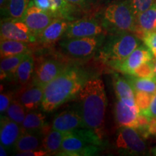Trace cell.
Returning a JSON list of instances; mask_svg holds the SVG:
<instances>
[{"label":"cell","mask_w":156,"mask_h":156,"mask_svg":"<svg viewBox=\"0 0 156 156\" xmlns=\"http://www.w3.org/2000/svg\"><path fill=\"white\" fill-rule=\"evenodd\" d=\"M77 98L78 108L85 127L103 140L107 98L102 80L95 77L90 78L81 89Z\"/></svg>","instance_id":"obj_1"},{"label":"cell","mask_w":156,"mask_h":156,"mask_svg":"<svg viewBox=\"0 0 156 156\" xmlns=\"http://www.w3.org/2000/svg\"><path fill=\"white\" fill-rule=\"evenodd\" d=\"M89 79L90 75L86 71L69 66L44 87L41 108L45 112H53L77 97Z\"/></svg>","instance_id":"obj_2"},{"label":"cell","mask_w":156,"mask_h":156,"mask_svg":"<svg viewBox=\"0 0 156 156\" xmlns=\"http://www.w3.org/2000/svg\"><path fill=\"white\" fill-rule=\"evenodd\" d=\"M104 147V141L87 128L65 132L58 155L88 156L97 155Z\"/></svg>","instance_id":"obj_3"},{"label":"cell","mask_w":156,"mask_h":156,"mask_svg":"<svg viewBox=\"0 0 156 156\" xmlns=\"http://www.w3.org/2000/svg\"><path fill=\"white\" fill-rule=\"evenodd\" d=\"M140 43L141 39L133 33L112 34L99 49V57L114 69L140 46Z\"/></svg>","instance_id":"obj_4"},{"label":"cell","mask_w":156,"mask_h":156,"mask_svg":"<svg viewBox=\"0 0 156 156\" xmlns=\"http://www.w3.org/2000/svg\"><path fill=\"white\" fill-rule=\"evenodd\" d=\"M102 23L106 30L112 34H134L136 17L127 0H124L111 4L105 9Z\"/></svg>","instance_id":"obj_5"},{"label":"cell","mask_w":156,"mask_h":156,"mask_svg":"<svg viewBox=\"0 0 156 156\" xmlns=\"http://www.w3.org/2000/svg\"><path fill=\"white\" fill-rule=\"evenodd\" d=\"M105 41L104 34L80 38H62L58 44L62 51L75 58L90 57L100 49Z\"/></svg>","instance_id":"obj_6"},{"label":"cell","mask_w":156,"mask_h":156,"mask_svg":"<svg viewBox=\"0 0 156 156\" xmlns=\"http://www.w3.org/2000/svg\"><path fill=\"white\" fill-rule=\"evenodd\" d=\"M69 67L65 62L54 56L35 58V69L31 83L45 87Z\"/></svg>","instance_id":"obj_7"},{"label":"cell","mask_w":156,"mask_h":156,"mask_svg":"<svg viewBox=\"0 0 156 156\" xmlns=\"http://www.w3.org/2000/svg\"><path fill=\"white\" fill-rule=\"evenodd\" d=\"M116 146L119 152L124 155H140L146 153L147 146L135 129L121 126L117 132Z\"/></svg>","instance_id":"obj_8"},{"label":"cell","mask_w":156,"mask_h":156,"mask_svg":"<svg viewBox=\"0 0 156 156\" xmlns=\"http://www.w3.org/2000/svg\"><path fill=\"white\" fill-rule=\"evenodd\" d=\"M1 39L18 41L34 44L36 38L22 20L7 17L1 22Z\"/></svg>","instance_id":"obj_9"},{"label":"cell","mask_w":156,"mask_h":156,"mask_svg":"<svg viewBox=\"0 0 156 156\" xmlns=\"http://www.w3.org/2000/svg\"><path fill=\"white\" fill-rule=\"evenodd\" d=\"M106 29L102 22L95 19H81L70 22L62 38H80L104 34Z\"/></svg>","instance_id":"obj_10"},{"label":"cell","mask_w":156,"mask_h":156,"mask_svg":"<svg viewBox=\"0 0 156 156\" xmlns=\"http://www.w3.org/2000/svg\"><path fill=\"white\" fill-rule=\"evenodd\" d=\"M44 90V87L30 83L21 86L14 93V98L24 106L27 112H31L41 107Z\"/></svg>","instance_id":"obj_11"},{"label":"cell","mask_w":156,"mask_h":156,"mask_svg":"<svg viewBox=\"0 0 156 156\" xmlns=\"http://www.w3.org/2000/svg\"><path fill=\"white\" fill-rule=\"evenodd\" d=\"M54 19L49 13L38 8L33 1L25 12L22 20L37 38Z\"/></svg>","instance_id":"obj_12"},{"label":"cell","mask_w":156,"mask_h":156,"mask_svg":"<svg viewBox=\"0 0 156 156\" xmlns=\"http://www.w3.org/2000/svg\"><path fill=\"white\" fill-rule=\"evenodd\" d=\"M51 128L62 132H73L86 128L79 108L66 109L54 117Z\"/></svg>","instance_id":"obj_13"},{"label":"cell","mask_w":156,"mask_h":156,"mask_svg":"<svg viewBox=\"0 0 156 156\" xmlns=\"http://www.w3.org/2000/svg\"><path fill=\"white\" fill-rule=\"evenodd\" d=\"M70 22L66 19L55 18L37 36L36 43L43 47L48 48L53 46L63 38Z\"/></svg>","instance_id":"obj_14"},{"label":"cell","mask_w":156,"mask_h":156,"mask_svg":"<svg viewBox=\"0 0 156 156\" xmlns=\"http://www.w3.org/2000/svg\"><path fill=\"white\" fill-rule=\"evenodd\" d=\"M154 56L146 46H138L124 61L115 67L114 69L125 74L132 75L134 72L146 62L153 61Z\"/></svg>","instance_id":"obj_15"},{"label":"cell","mask_w":156,"mask_h":156,"mask_svg":"<svg viewBox=\"0 0 156 156\" xmlns=\"http://www.w3.org/2000/svg\"><path fill=\"white\" fill-rule=\"evenodd\" d=\"M140 109L136 105H129L117 99L114 108V116L119 126H130L136 129L138 125Z\"/></svg>","instance_id":"obj_16"},{"label":"cell","mask_w":156,"mask_h":156,"mask_svg":"<svg viewBox=\"0 0 156 156\" xmlns=\"http://www.w3.org/2000/svg\"><path fill=\"white\" fill-rule=\"evenodd\" d=\"M22 133L21 125L7 116L1 115L0 119V142L6 148L14 147Z\"/></svg>","instance_id":"obj_17"},{"label":"cell","mask_w":156,"mask_h":156,"mask_svg":"<svg viewBox=\"0 0 156 156\" xmlns=\"http://www.w3.org/2000/svg\"><path fill=\"white\" fill-rule=\"evenodd\" d=\"M156 30V2L136 17L134 34L142 40L146 34Z\"/></svg>","instance_id":"obj_18"},{"label":"cell","mask_w":156,"mask_h":156,"mask_svg":"<svg viewBox=\"0 0 156 156\" xmlns=\"http://www.w3.org/2000/svg\"><path fill=\"white\" fill-rule=\"evenodd\" d=\"M43 132H22L15 143L14 149L16 153L41 149L43 146Z\"/></svg>","instance_id":"obj_19"},{"label":"cell","mask_w":156,"mask_h":156,"mask_svg":"<svg viewBox=\"0 0 156 156\" xmlns=\"http://www.w3.org/2000/svg\"><path fill=\"white\" fill-rule=\"evenodd\" d=\"M35 69V57L32 51L28 52L23 58L15 73L14 80L18 85H26L33 80Z\"/></svg>","instance_id":"obj_20"},{"label":"cell","mask_w":156,"mask_h":156,"mask_svg":"<svg viewBox=\"0 0 156 156\" xmlns=\"http://www.w3.org/2000/svg\"><path fill=\"white\" fill-rule=\"evenodd\" d=\"M113 81L117 99L129 105H136L134 91L126 78L115 74L113 77Z\"/></svg>","instance_id":"obj_21"},{"label":"cell","mask_w":156,"mask_h":156,"mask_svg":"<svg viewBox=\"0 0 156 156\" xmlns=\"http://www.w3.org/2000/svg\"><path fill=\"white\" fill-rule=\"evenodd\" d=\"M46 122V116L36 110L28 112L21 124L22 132H43L48 128Z\"/></svg>","instance_id":"obj_22"},{"label":"cell","mask_w":156,"mask_h":156,"mask_svg":"<svg viewBox=\"0 0 156 156\" xmlns=\"http://www.w3.org/2000/svg\"><path fill=\"white\" fill-rule=\"evenodd\" d=\"M30 44L28 43L18 41L1 39V44H0L1 58L28 53L31 51L29 46Z\"/></svg>","instance_id":"obj_23"},{"label":"cell","mask_w":156,"mask_h":156,"mask_svg":"<svg viewBox=\"0 0 156 156\" xmlns=\"http://www.w3.org/2000/svg\"><path fill=\"white\" fill-rule=\"evenodd\" d=\"M27 54L28 53L1 58V64H0L1 80H14L17 67Z\"/></svg>","instance_id":"obj_24"},{"label":"cell","mask_w":156,"mask_h":156,"mask_svg":"<svg viewBox=\"0 0 156 156\" xmlns=\"http://www.w3.org/2000/svg\"><path fill=\"white\" fill-rule=\"evenodd\" d=\"M65 132H62L58 130L50 129V128L44 134L43 146L46 151L49 154H57L61 150L62 141H63Z\"/></svg>","instance_id":"obj_25"},{"label":"cell","mask_w":156,"mask_h":156,"mask_svg":"<svg viewBox=\"0 0 156 156\" xmlns=\"http://www.w3.org/2000/svg\"><path fill=\"white\" fill-rule=\"evenodd\" d=\"M32 2L33 0H7L2 11L9 18L22 20Z\"/></svg>","instance_id":"obj_26"},{"label":"cell","mask_w":156,"mask_h":156,"mask_svg":"<svg viewBox=\"0 0 156 156\" xmlns=\"http://www.w3.org/2000/svg\"><path fill=\"white\" fill-rule=\"evenodd\" d=\"M126 78L132 85L134 92L144 91L153 95L156 92V76L151 77H140L126 75Z\"/></svg>","instance_id":"obj_27"},{"label":"cell","mask_w":156,"mask_h":156,"mask_svg":"<svg viewBox=\"0 0 156 156\" xmlns=\"http://www.w3.org/2000/svg\"><path fill=\"white\" fill-rule=\"evenodd\" d=\"M26 112L27 111L24 106L14 98L5 114L6 116H8L10 119L21 125L27 114Z\"/></svg>","instance_id":"obj_28"},{"label":"cell","mask_w":156,"mask_h":156,"mask_svg":"<svg viewBox=\"0 0 156 156\" xmlns=\"http://www.w3.org/2000/svg\"><path fill=\"white\" fill-rule=\"evenodd\" d=\"M135 17L150 8L156 0H127Z\"/></svg>","instance_id":"obj_29"},{"label":"cell","mask_w":156,"mask_h":156,"mask_svg":"<svg viewBox=\"0 0 156 156\" xmlns=\"http://www.w3.org/2000/svg\"><path fill=\"white\" fill-rule=\"evenodd\" d=\"M134 95H135L136 106L140 109V112H142L147 109L151 105L153 94L144 92V91H136V92H134Z\"/></svg>","instance_id":"obj_30"},{"label":"cell","mask_w":156,"mask_h":156,"mask_svg":"<svg viewBox=\"0 0 156 156\" xmlns=\"http://www.w3.org/2000/svg\"><path fill=\"white\" fill-rule=\"evenodd\" d=\"M132 75L140 77H151L156 76L154 73V60L142 64L134 72Z\"/></svg>","instance_id":"obj_31"},{"label":"cell","mask_w":156,"mask_h":156,"mask_svg":"<svg viewBox=\"0 0 156 156\" xmlns=\"http://www.w3.org/2000/svg\"><path fill=\"white\" fill-rule=\"evenodd\" d=\"M142 41L152 52L156 59V30L146 34L142 39Z\"/></svg>","instance_id":"obj_32"},{"label":"cell","mask_w":156,"mask_h":156,"mask_svg":"<svg viewBox=\"0 0 156 156\" xmlns=\"http://www.w3.org/2000/svg\"><path fill=\"white\" fill-rule=\"evenodd\" d=\"M14 99V94L11 92H1L0 94V113L1 115L5 114L12 101Z\"/></svg>","instance_id":"obj_33"},{"label":"cell","mask_w":156,"mask_h":156,"mask_svg":"<svg viewBox=\"0 0 156 156\" xmlns=\"http://www.w3.org/2000/svg\"><path fill=\"white\" fill-rule=\"evenodd\" d=\"M140 113L145 115L146 116H147L150 119H156V92L153 95L151 105L148 107V108Z\"/></svg>","instance_id":"obj_34"},{"label":"cell","mask_w":156,"mask_h":156,"mask_svg":"<svg viewBox=\"0 0 156 156\" xmlns=\"http://www.w3.org/2000/svg\"><path fill=\"white\" fill-rule=\"evenodd\" d=\"M16 155L20 156H44L48 155L47 151H45L44 149H37L34 151H28L25 152H21V153H17L15 154Z\"/></svg>","instance_id":"obj_35"},{"label":"cell","mask_w":156,"mask_h":156,"mask_svg":"<svg viewBox=\"0 0 156 156\" xmlns=\"http://www.w3.org/2000/svg\"><path fill=\"white\" fill-rule=\"evenodd\" d=\"M66 1L75 6V7L84 9L86 8L87 6L90 4L91 0H66Z\"/></svg>","instance_id":"obj_36"},{"label":"cell","mask_w":156,"mask_h":156,"mask_svg":"<svg viewBox=\"0 0 156 156\" xmlns=\"http://www.w3.org/2000/svg\"><path fill=\"white\" fill-rule=\"evenodd\" d=\"M35 5L38 8L41 9L46 12L48 13L49 10V0H33Z\"/></svg>","instance_id":"obj_37"},{"label":"cell","mask_w":156,"mask_h":156,"mask_svg":"<svg viewBox=\"0 0 156 156\" xmlns=\"http://www.w3.org/2000/svg\"><path fill=\"white\" fill-rule=\"evenodd\" d=\"M6 149H7V148H6L5 146L2 145V144L0 145V155L6 156L8 155V153H7V151H6Z\"/></svg>","instance_id":"obj_38"},{"label":"cell","mask_w":156,"mask_h":156,"mask_svg":"<svg viewBox=\"0 0 156 156\" xmlns=\"http://www.w3.org/2000/svg\"><path fill=\"white\" fill-rule=\"evenodd\" d=\"M7 2V0H0V5H1V9H2L5 7V4Z\"/></svg>","instance_id":"obj_39"},{"label":"cell","mask_w":156,"mask_h":156,"mask_svg":"<svg viewBox=\"0 0 156 156\" xmlns=\"http://www.w3.org/2000/svg\"><path fill=\"white\" fill-rule=\"evenodd\" d=\"M154 73H155V75H156V60L155 62H154Z\"/></svg>","instance_id":"obj_40"},{"label":"cell","mask_w":156,"mask_h":156,"mask_svg":"<svg viewBox=\"0 0 156 156\" xmlns=\"http://www.w3.org/2000/svg\"><path fill=\"white\" fill-rule=\"evenodd\" d=\"M153 154H154V155H156V147L155 148V150L153 151Z\"/></svg>","instance_id":"obj_41"}]
</instances>
